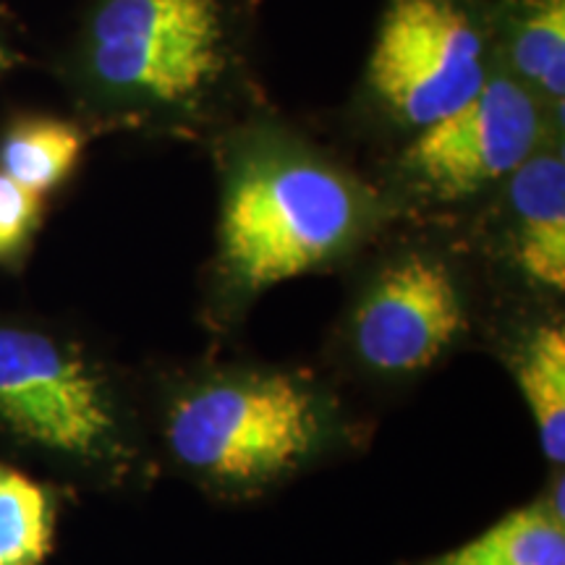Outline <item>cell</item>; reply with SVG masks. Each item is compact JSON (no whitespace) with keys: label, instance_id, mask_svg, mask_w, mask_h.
Segmentation results:
<instances>
[{"label":"cell","instance_id":"obj_10","mask_svg":"<svg viewBox=\"0 0 565 565\" xmlns=\"http://www.w3.org/2000/svg\"><path fill=\"white\" fill-rule=\"evenodd\" d=\"M401 565H565V519L534 494L461 545Z\"/></svg>","mask_w":565,"mask_h":565},{"label":"cell","instance_id":"obj_9","mask_svg":"<svg viewBox=\"0 0 565 565\" xmlns=\"http://www.w3.org/2000/svg\"><path fill=\"white\" fill-rule=\"evenodd\" d=\"M508 374L536 427L547 469L565 466V324L561 317H534L508 328L498 345Z\"/></svg>","mask_w":565,"mask_h":565},{"label":"cell","instance_id":"obj_3","mask_svg":"<svg viewBox=\"0 0 565 565\" xmlns=\"http://www.w3.org/2000/svg\"><path fill=\"white\" fill-rule=\"evenodd\" d=\"M0 427L108 490L147 492L162 477L141 391L45 330L0 324Z\"/></svg>","mask_w":565,"mask_h":565},{"label":"cell","instance_id":"obj_14","mask_svg":"<svg viewBox=\"0 0 565 565\" xmlns=\"http://www.w3.org/2000/svg\"><path fill=\"white\" fill-rule=\"evenodd\" d=\"M42 194H34L0 171V263L19 257L38 231Z\"/></svg>","mask_w":565,"mask_h":565},{"label":"cell","instance_id":"obj_13","mask_svg":"<svg viewBox=\"0 0 565 565\" xmlns=\"http://www.w3.org/2000/svg\"><path fill=\"white\" fill-rule=\"evenodd\" d=\"M513 63L547 100L565 97V0H524L511 38Z\"/></svg>","mask_w":565,"mask_h":565},{"label":"cell","instance_id":"obj_11","mask_svg":"<svg viewBox=\"0 0 565 565\" xmlns=\"http://www.w3.org/2000/svg\"><path fill=\"white\" fill-rule=\"evenodd\" d=\"M58 529V498L47 484L0 463V565H45Z\"/></svg>","mask_w":565,"mask_h":565},{"label":"cell","instance_id":"obj_2","mask_svg":"<svg viewBox=\"0 0 565 565\" xmlns=\"http://www.w3.org/2000/svg\"><path fill=\"white\" fill-rule=\"evenodd\" d=\"M374 225V202L335 168L286 147L246 152L221 196L215 317H238L278 282L351 257Z\"/></svg>","mask_w":565,"mask_h":565},{"label":"cell","instance_id":"obj_1","mask_svg":"<svg viewBox=\"0 0 565 565\" xmlns=\"http://www.w3.org/2000/svg\"><path fill=\"white\" fill-rule=\"evenodd\" d=\"M141 401L160 475L215 505L265 503L372 440L356 398L307 366L207 359L154 370Z\"/></svg>","mask_w":565,"mask_h":565},{"label":"cell","instance_id":"obj_4","mask_svg":"<svg viewBox=\"0 0 565 565\" xmlns=\"http://www.w3.org/2000/svg\"><path fill=\"white\" fill-rule=\"evenodd\" d=\"M475 328V294L454 254L398 246L366 270L345 307L333 380L364 401L401 398L456 356Z\"/></svg>","mask_w":565,"mask_h":565},{"label":"cell","instance_id":"obj_15","mask_svg":"<svg viewBox=\"0 0 565 565\" xmlns=\"http://www.w3.org/2000/svg\"><path fill=\"white\" fill-rule=\"evenodd\" d=\"M13 66V55L6 51L3 45H0V74H3V71H9Z\"/></svg>","mask_w":565,"mask_h":565},{"label":"cell","instance_id":"obj_12","mask_svg":"<svg viewBox=\"0 0 565 565\" xmlns=\"http://www.w3.org/2000/svg\"><path fill=\"white\" fill-rule=\"evenodd\" d=\"M84 137L74 124L26 121L9 131L0 145V171L34 194H45L66 181L82 158Z\"/></svg>","mask_w":565,"mask_h":565},{"label":"cell","instance_id":"obj_6","mask_svg":"<svg viewBox=\"0 0 565 565\" xmlns=\"http://www.w3.org/2000/svg\"><path fill=\"white\" fill-rule=\"evenodd\" d=\"M487 82L482 32L456 0H393L370 55V84L401 121L427 129Z\"/></svg>","mask_w":565,"mask_h":565},{"label":"cell","instance_id":"obj_5","mask_svg":"<svg viewBox=\"0 0 565 565\" xmlns=\"http://www.w3.org/2000/svg\"><path fill=\"white\" fill-rule=\"evenodd\" d=\"M97 87L152 110L192 108L228 66L223 0H103L89 24Z\"/></svg>","mask_w":565,"mask_h":565},{"label":"cell","instance_id":"obj_8","mask_svg":"<svg viewBox=\"0 0 565 565\" xmlns=\"http://www.w3.org/2000/svg\"><path fill=\"white\" fill-rule=\"evenodd\" d=\"M500 257L529 291L565 294V166L561 152L532 154L508 179Z\"/></svg>","mask_w":565,"mask_h":565},{"label":"cell","instance_id":"obj_7","mask_svg":"<svg viewBox=\"0 0 565 565\" xmlns=\"http://www.w3.org/2000/svg\"><path fill=\"white\" fill-rule=\"evenodd\" d=\"M540 139L532 92L508 76H487L469 103L419 131L406 152V171L433 200L458 202L511 179Z\"/></svg>","mask_w":565,"mask_h":565}]
</instances>
